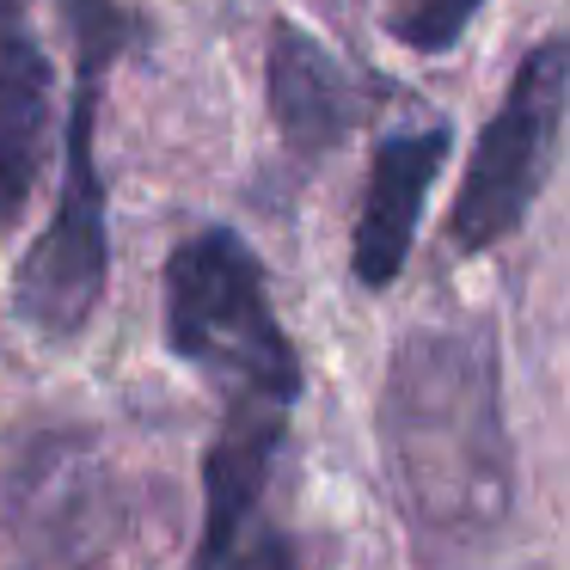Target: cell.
<instances>
[{
  "mask_svg": "<svg viewBox=\"0 0 570 570\" xmlns=\"http://www.w3.org/2000/svg\"><path fill=\"white\" fill-rule=\"evenodd\" d=\"M386 454L411 528L442 558L479 552L509 521V442L484 337H411L386 381Z\"/></svg>",
  "mask_w": 570,
  "mask_h": 570,
  "instance_id": "1",
  "label": "cell"
},
{
  "mask_svg": "<svg viewBox=\"0 0 570 570\" xmlns=\"http://www.w3.org/2000/svg\"><path fill=\"white\" fill-rule=\"evenodd\" d=\"M75 50H80V80H75V111H68V173L56 197L50 227L38 234L26 271H19V307L43 337H75L92 320L111 271V234H105V178L92 154L99 129V92L105 68L124 50V7L111 0H75Z\"/></svg>",
  "mask_w": 570,
  "mask_h": 570,
  "instance_id": "2",
  "label": "cell"
},
{
  "mask_svg": "<svg viewBox=\"0 0 570 570\" xmlns=\"http://www.w3.org/2000/svg\"><path fill=\"white\" fill-rule=\"evenodd\" d=\"M166 337L227 399H264V405L295 411V344L276 325L264 271L239 234L209 227L173 252V264H166Z\"/></svg>",
  "mask_w": 570,
  "mask_h": 570,
  "instance_id": "3",
  "label": "cell"
},
{
  "mask_svg": "<svg viewBox=\"0 0 570 570\" xmlns=\"http://www.w3.org/2000/svg\"><path fill=\"white\" fill-rule=\"evenodd\" d=\"M564 111H570V38L558 31V38L533 43L521 56L503 105L484 124L479 148H472L454 215H448V239L460 252H491L497 239H509L528 222L533 197L552 173Z\"/></svg>",
  "mask_w": 570,
  "mask_h": 570,
  "instance_id": "4",
  "label": "cell"
},
{
  "mask_svg": "<svg viewBox=\"0 0 570 570\" xmlns=\"http://www.w3.org/2000/svg\"><path fill=\"white\" fill-rule=\"evenodd\" d=\"M288 435V405L227 399V417L203 460V540L197 570H295L271 515V484Z\"/></svg>",
  "mask_w": 570,
  "mask_h": 570,
  "instance_id": "5",
  "label": "cell"
},
{
  "mask_svg": "<svg viewBox=\"0 0 570 570\" xmlns=\"http://www.w3.org/2000/svg\"><path fill=\"white\" fill-rule=\"evenodd\" d=\"M448 160V129H411V136H386L374 154L368 190H362V215H356V283L362 288H386L411 258V239L423 222V197H430L435 173Z\"/></svg>",
  "mask_w": 570,
  "mask_h": 570,
  "instance_id": "6",
  "label": "cell"
},
{
  "mask_svg": "<svg viewBox=\"0 0 570 570\" xmlns=\"http://www.w3.org/2000/svg\"><path fill=\"white\" fill-rule=\"evenodd\" d=\"M50 124V62L31 38L19 0H0V222L31 203Z\"/></svg>",
  "mask_w": 570,
  "mask_h": 570,
  "instance_id": "7",
  "label": "cell"
},
{
  "mask_svg": "<svg viewBox=\"0 0 570 570\" xmlns=\"http://www.w3.org/2000/svg\"><path fill=\"white\" fill-rule=\"evenodd\" d=\"M271 111H276V129L288 136L295 154H325L356 124V80L307 31L276 26V38H271Z\"/></svg>",
  "mask_w": 570,
  "mask_h": 570,
  "instance_id": "8",
  "label": "cell"
},
{
  "mask_svg": "<svg viewBox=\"0 0 570 570\" xmlns=\"http://www.w3.org/2000/svg\"><path fill=\"white\" fill-rule=\"evenodd\" d=\"M479 7L484 0H386V31L423 56H442L466 38Z\"/></svg>",
  "mask_w": 570,
  "mask_h": 570,
  "instance_id": "9",
  "label": "cell"
}]
</instances>
